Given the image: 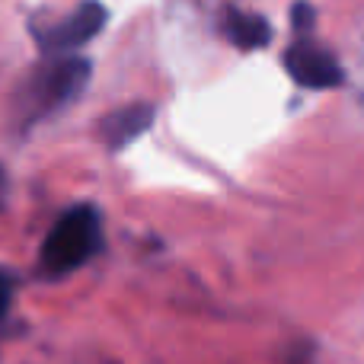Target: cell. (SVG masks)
I'll return each instance as SVG.
<instances>
[{
	"mask_svg": "<svg viewBox=\"0 0 364 364\" xmlns=\"http://www.w3.org/2000/svg\"><path fill=\"white\" fill-rule=\"evenodd\" d=\"M102 246V218L93 205L68 208L48 230L38 252V265L48 275H68L80 269Z\"/></svg>",
	"mask_w": 364,
	"mask_h": 364,
	"instance_id": "obj_1",
	"label": "cell"
},
{
	"mask_svg": "<svg viewBox=\"0 0 364 364\" xmlns=\"http://www.w3.org/2000/svg\"><path fill=\"white\" fill-rule=\"evenodd\" d=\"M90 80V64L83 58H58L36 70L26 90V109L32 115L55 112L58 106L70 102Z\"/></svg>",
	"mask_w": 364,
	"mask_h": 364,
	"instance_id": "obj_2",
	"label": "cell"
},
{
	"mask_svg": "<svg viewBox=\"0 0 364 364\" xmlns=\"http://www.w3.org/2000/svg\"><path fill=\"white\" fill-rule=\"evenodd\" d=\"M102 26H106V6H100L96 0H87V4H80L74 13H68L61 23L51 26L48 32H42L38 45H42L45 51H51V55H58V51H74V48H80V45H87L93 36H100Z\"/></svg>",
	"mask_w": 364,
	"mask_h": 364,
	"instance_id": "obj_3",
	"label": "cell"
},
{
	"mask_svg": "<svg viewBox=\"0 0 364 364\" xmlns=\"http://www.w3.org/2000/svg\"><path fill=\"white\" fill-rule=\"evenodd\" d=\"M284 68L301 87L307 90H329L342 83V68L326 48L310 42H297L284 51Z\"/></svg>",
	"mask_w": 364,
	"mask_h": 364,
	"instance_id": "obj_4",
	"label": "cell"
},
{
	"mask_svg": "<svg viewBox=\"0 0 364 364\" xmlns=\"http://www.w3.org/2000/svg\"><path fill=\"white\" fill-rule=\"evenodd\" d=\"M151 125H154V106H147V102H132V106L115 109L112 115H106L100 132H102V141H106L112 151H122V147H128L132 141H138Z\"/></svg>",
	"mask_w": 364,
	"mask_h": 364,
	"instance_id": "obj_5",
	"label": "cell"
},
{
	"mask_svg": "<svg viewBox=\"0 0 364 364\" xmlns=\"http://www.w3.org/2000/svg\"><path fill=\"white\" fill-rule=\"evenodd\" d=\"M224 36L230 38L237 48H262L272 42V26L259 13H243V10H227L224 13Z\"/></svg>",
	"mask_w": 364,
	"mask_h": 364,
	"instance_id": "obj_6",
	"label": "cell"
},
{
	"mask_svg": "<svg viewBox=\"0 0 364 364\" xmlns=\"http://www.w3.org/2000/svg\"><path fill=\"white\" fill-rule=\"evenodd\" d=\"M291 16H294L297 29H310V26H314V6H310V4H297L294 10H291Z\"/></svg>",
	"mask_w": 364,
	"mask_h": 364,
	"instance_id": "obj_7",
	"label": "cell"
},
{
	"mask_svg": "<svg viewBox=\"0 0 364 364\" xmlns=\"http://www.w3.org/2000/svg\"><path fill=\"white\" fill-rule=\"evenodd\" d=\"M10 278L4 275V272H0V316L6 314V307H10Z\"/></svg>",
	"mask_w": 364,
	"mask_h": 364,
	"instance_id": "obj_8",
	"label": "cell"
},
{
	"mask_svg": "<svg viewBox=\"0 0 364 364\" xmlns=\"http://www.w3.org/2000/svg\"><path fill=\"white\" fill-rule=\"evenodd\" d=\"M0 186H4V173H0Z\"/></svg>",
	"mask_w": 364,
	"mask_h": 364,
	"instance_id": "obj_9",
	"label": "cell"
}]
</instances>
